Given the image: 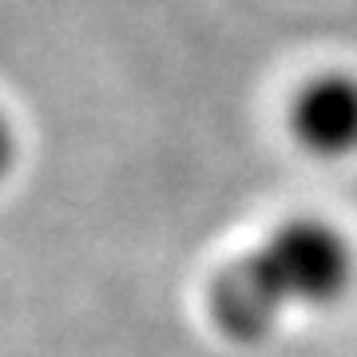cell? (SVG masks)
<instances>
[{
    "label": "cell",
    "instance_id": "6da1fadb",
    "mask_svg": "<svg viewBox=\"0 0 357 357\" xmlns=\"http://www.w3.org/2000/svg\"><path fill=\"white\" fill-rule=\"evenodd\" d=\"M354 282V246L321 218H290L266 243L230 262L206 294L211 321L238 345L274 333L286 310L333 306Z\"/></svg>",
    "mask_w": 357,
    "mask_h": 357
},
{
    "label": "cell",
    "instance_id": "7a4b0ae2",
    "mask_svg": "<svg viewBox=\"0 0 357 357\" xmlns=\"http://www.w3.org/2000/svg\"><path fill=\"white\" fill-rule=\"evenodd\" d=\"M290 128L310 155L321 159L357 155V76L321 72L306 79L290 103Z\"/></svg>",
    "mask_w": 357,
    "mask_h": 357
},
{
    "label": "cell",
    "instance_id": "3957f363",
    "mask_svg": "<svg viewBox=\"0 0 357 357\" xmlns=\"http://www.w3.org/2000/svg\"><path fill=\"white\" fill-rule=\"evenodd\" d=\"M13 159H16V131L8 123V115L0 112V178L13 171Z\"/></svg>",
    "mask_w": 357,
    "mask_h": 357
}]
</instances>
